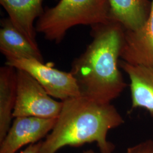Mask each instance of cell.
Returning <instances> with one entry per match:
<instances>
[{
  "instance_id": "5",
  "label": "cell",
  "mask_w": 153,
  "mask_h": 153,
  "mask_svg": "<svg viewBox=\"0 0 153 153\" xmlns=\"http://www.w3.org/2000/svg\"><path fill=\"white\" fill-rule=\"evenodd\" d=\"M6 65L26 71L44 88L49 95L62 102L81 96L71 72L61 71L52 65L35 59L6 58Z\"/></svg>"
},
{
  "instance_id": "3",
  "label": "cell",
  "mask_w": 153,
  "mask_h": 153,
  "mask_svg": "<svg viewBox=\"0 0 153 153\" xmlns=\"http://www.w3.org/2000/svg\"><path fill=\"white\" fill-rule=\"evenodd\" d=\"M113 19L108 0H60L54 6L44 9L35 28L45 39L59 44L73 27H92Z\"/></svg>"
},
{
  "instance_id": "7",
  "label": "cell",
  "mask_w": 153,
  "mask_h": 153,
  "mask_svg": "<svg viewBox=\"0 0 153 153\" xmlns=\"http://www.w3.org/2000/svg\"><path fill=\"white\" fill-rule=\"evenodd\" d=\"M120 58L133 65L153 67V0L148 20L142 27L124 30Z\"/></svg>"
},
{
  "instance_id": "6",
  "label": "cell",
  "mask_w": 153,
  "mask_h": 153,
  "mask_svg": "<svg viewBox=\"0 0 153 153\" xmlns=\"http://www.w3.org/2000/svg\"><path fill=\"white\" fill-rule=\"evenodd\" d=\"M56 121L57 118L15 117L5 137L0 142V153H16L25 145L40 141L52 131Z\"/></svg>"
},
{
  "instance_id": "1",
  "label": "cell",
  "mask_w": 153,
  "mask_h": 153,
  "mask_svg": "<svg viewBox=\"0 0 153 153\" xmlns=\"http://www.w3.org/2000/svg\"><path fill=\"white\" fill-rule=\"evenodd\" d=\"M91 28L93 40L72 61L70 72L81 96L111 103L127 87L119 68L125 28L114 19Z\"/></svg>"
},
{
  "instance_id": "10",
  "label": "cell",
  "mask_w": 153,
  "mask_h": 153,
  "mask_svg": "<svg viewBox=\"0 0 153 153\" xmlns=\"http://www.w3.org/2000/svg\"><path fill=\"white\" fill-rule=\"evenodd\" d=\"M119 67L130 80L132 108H142L153 114V67L133 65L122 60Z\"/></svg>"
},
{
  "instance_id": "9",
  "label": "cell",
  "mask_w": 153,
  "mask_h": 153,
  "mask_svg": "<svg viewBox=\"0 0 153 153\" xmlns=\"http://www.w3.org/2000/svg\"><path fill=\"white\" fill-rule=\"evenodd\" d=\"M44 0H0L8 17L21 33L33 43L36 42L35 22L42 15Z\"/></svg>"
},
{
  "instance_id": "8",
  "label": "cell",
  "mask_w": 153,
  "mask_h": 153,
  "mask_svg": "<svg viewBox=\"0 0 153 153\" xmlns=\"http://www.w3.org/2000/svg\"><path fill=\"white\" fill-rule=\"evenodd\" d=\"M0 51L6 58L35 59L44 62L38 44L33 43L23 34L7 16L1 19Z\"/></svg>"
},
{
  "instance_id": "15",
  "label": "cell",
  "mask_w": 153,
  "mask_h": 153,
  "mask_svg": "<svg viewBox=\"0 0 153 153\" xmlns=\"http://www.w3.org/2000/svg\"><path fill=\"white\" fill-rule=\"evenodd\" d=\"M83 153H95L94 151H93V150H86V151H85V152H84Z\"/></svg>"
},
{
  "instance_id": "11",
  "label": "cell",
  "mask_w": 153,
  "mask_h": 153,
  "mask_svg": "<svg viewBox=\"0 0 153 153\" xmlns=\"http://www.w3.org/2000/svg\"><path fill=\"white\" fill-rule=\"evenodd\" d=\"M16 100V69L5 65L0 68V142L11 126Z\"/></svg>"
},
{
  "instance_id": "4",
  "label": "cell",
  "mask_w": 153,
  "mask_h": 153,
  "mask_svg": "<svg viewBox=\"0 0 153 153\" xmlns=\"http://www.w3.org/2000/svg\"><path fill=\"white\" fill-rule=\"evenodd\" d=\"M16 100L14 118L33 116L57 118L62 102L52 98L44 88L26 71L16 69Z\"/></svg>"
},
{
  "instance_id": "2",
  "label": "cell",
  "mask_w": 153,
  "mask_h": 153,
  "mask_svg": "<svg viewBox=\"0 0 153 153\" xmlns=\"http://www.w3.org/2000/svg\"><path fill=\"white\" fill-rule=\"evenodd\" d=\"M124 123L114 105L80 96L62 102L54 128L43 141L40 153H56L65 146L95 142L100 153H113L115 146L107 140L112 129Z\"/></svg>"
},
{
  "instance_id": "13",
  "label": "cell",
  "mask_w": 153,
  "mask_h": 153,
  "mask_svg": "<svg viewBox=\"0 0 153 153\" xmlns=\"http://www.w3.org/2000/svg\"><path fill=\"white\" fill-rule=\"evenodd\" d=\"M126 153H153V141L148 140L129 147Z\"/></svg>"
},
{
  "instance_id": "14",
  "label": "cell",
  "mask_w": 153,
  "mask_h": 153,
  "mask_svg": "<svg viewBox=\"0 0 153 153\" xmlns=\"http://www.w3.org/2000/svg\"><path fill=\"white\" fill-rule=\"evenodd\" d=\"M42 143L43 141H40L35 143L30 144L20 153H40Z\"/></svg>"
},
{
  "instance_id": "12",
  "label": "cell",
  "mask_w": 153,
  "mask_h": 153,
  "mask_svg": "<svg viewBox=\"0 0 153 153\" xmlns=\"http://www.w3.org/2000/svg\"><path fill=\"white\" fill-rule=\"evenodd\" d=\"M112 18L126 30L140 29L148 20L152 2L149 0H108Z\"/></svg>"
}]
</instances>
